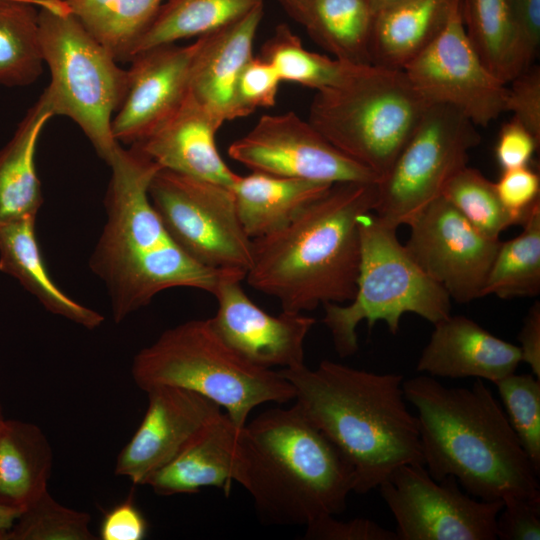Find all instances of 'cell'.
Listing matches in <instances>:
<instances>
[{
    "mask_svg": "<svg viewBox=\"0 0 540 540\" xmlns=\"http://www.w3.org/2000/svg\"><path fill=\"white\" fill-rule=\"evenodd\" d=\"M235 481L263 522L307 525L344 512L355 471L294 404L266 410L241 428Z\"/></svg>",
    "mask_w": 540,
    "mask_h": 540,
    "instance_id": "5b68a950",
    "label": "cell"
},
{
    "mask_svg": "<svg viewBox=\"0 0 540 540\" xmlns=\"http://www.w3.org/2000/svg\"><path fill=\"white\" fill-rule=\"evenodd\" d=\"M224 122L189 91L180 107L141 142L131 145L160 169L232 187L239 175L219 154L216 134Z\"/></svg>",
    "mask_w": 540,
    "mask_h": 540,
    "instance_id": "d6986e66",
    "label": "cell"
},
{
    "mask_svg": "<svg viewBox=\"0 0 540 540\" xmlns=\"http://www.w3.org/2000/svg\"><path fill=\"white\" fill-rule=\"evenodd\" d=\"M508 86L506 112L540 141V69L530 65Z\"/></svg>",
    "mask_w": 540,
    "mask_h": 540,
    "instance_id": "60d3db41",
    "label": "cell"
},
{
    "mask_svg": "<svg viewBox=\"0 0 540 540\" xmlns=\"http://www.w3.org/2000/svg\"><path fill=\"white\" fill-rule=\"evenodd\" d=\"M442 196L478 231L498 240L500 234L515 225L501 203L494 182L479 170L465 166L445 186Z\"/></svg>",
    "mask_w": 540,
    "mask_h": 540,
    "instance_id": "e575fe53",
    "label": "cell"
},
{
    "mask_svg": "<svg viewBox=\"0 0 540 540\" xmlns=\"http://www.w3.org/2000/svg\"><path fill=\"white\" fill-rule=\"evenodd\" d=\"M331 185L252 171L239 175L231 190L240 222L254 240L287 226Z\"/></svg>",
    "mask_w": 540,
    "mask_h": 540,
    "instance_id": "4316f807",
    "label": "cell"
},
{
    "mask_svg": "<svg viewBox=\"0 0 540 540\" xmlns=\"http://www.w3.org/2000/svg\"><path fill=\"white\" fill-rule=\"evenodd\" d=\"M4 419H5V418H4V416H3L2 406H1V404H0V426H1L2 422L4 421Z\"/></svg>",
    "mask_w": 540,
    "mask_h": 540,
    "instance_id": "f907efd6",
    "label": "cell"
},
{
    "mask_svg": "<svg viewBox=\"0 0 540 540\" xmlns=\"http://www.w3.org/2000/svg\"><path fill=\"white\" fill-rule=\"evenodd\" d=\"M521 360L529 365L532 374L540 379V302L528 310L518 335Z\"/></svg>",
    "mask_w": 540,
    "mask_h": 540,
    "instance_id": "bcb514c9",
    "label": "cell"
},
{
    "mask_svg": "<svg viewBox=\"0 0 540 540\" xmlns=\"http://www.w3.org/2000/svg\"><path fill=\"white\" fill-rule=\"evenodd\" d=\"M148 193L166 229L190 258L209 269L246 275L253 239L240 222L230 187L159 169Z\"/></svg>",
    "mask_w": 540,
    "mask_h": 540,
    "instance_id": "8fae6325",
    "label": "cell"
},
{
    "mask_svg": "<svg viewBox=\"0 0 540 540\" xmlns=\"http://www.w3.org/2000/svg\"><path fill=\"white\" fill-rule=\"evenodd\" d=\"M305 526L304 539L308 540H398L395 531L367 518L341 521L335 515H323Z\"/></svg>",
    "mask_w": 540,
    "mask_h": 540,
    "instance_id": "b9f144b4",
    "label": "cell"
},
{
    "mask_svg": "<svg viewBox=\"0 0 540 540\" xmlns=\"http://www.w3.org/2000/svg\"><path fill=\"white\" fill-rule=\"evenodd\" d=\"M281 82L270 63L253 56L241 71L236 86V100L243 117L258 108L274 106Z\"/></svg>",
    "mask_w": 540,
    "mask_h": 540,
    "instance_id": "74e56055",
    "label": "cell"
},
{
    "mask_svg": "<svg viewBox=\"0 0 540 540\" xmlns=\"http://www.w3.org/2000/svg\"><path fill=\"white\" fill-rule=\"evenodd\" d=\"M261 4L263 0H167L140 39L134 55L155 46L198 38L234 22Z\"/></svg>",
    "mask_w": 540,
    "mask_h": 540,
    "instance_id": "4dcf8cb0",
    "label": "cell"
},
{
    "mask_svg": "<svg viewBox=\"0 0 540 540\" xmlns=\"http://www.w3.org/2000/svg\"><path fill=\"white\" fill-rule=\"evenodd\" d=\"M404 245L419 267L457 303L482 297V290L500 245L473 227L443 196L408 223Z\"/></svg>",
    "mask_w": 540,
    "mask_h": 540,
    "instance_id": "9a60e30c",
    "label": "cell"
},
{
    "mask_svg": "<svg viewBox=\"0 0 540 540\" xmlns=\"http://www.w3.org/2000/svg\"><path fill=\"white\" fill-rule=\"evenodd\" d=\"M378 488L395 519L398 540L497 539L503 501L472 497L452 476L437 481L423 464H403Z\"/></svg>",
    "mask_w": 540,
    "mask_h": 540,
    "instance_id": "7c38bea8",
    "label": "cell"
},
{
    "mask_svg": "<svg viewBox=\"0 0 540 540\" xmlns=\"http://www.w3.org/2000/svg\"><path fill=\"white\" fill-rule=\"evenodd\" d=\"M31 1L39 5V8L49 9L55 12H70L68 6L62 0H22Z\"/></svg>",
    "mask_w": 540,
    "mask_h": 540,
    "instance_id": "c3c4849f",
    "label": "cell"
},
{
    "mask_svg": "<svg viewBox=\"0 0 540 540\" xmlns=\"http://www.w3.org/2000/svg\"><path fill=\"white\" fill-rule=\"evenodd\" d=\"M461 0H406L375 13L371 64L403 70L444 30Z\"/></svg>",
    "mask_w": 540,
    "mask_h": 540,
    "instance_id": "603a6c76",
    "label": "cell"
},
{
    "mask_svg": "<svg viewBox=\"0 0 540 540\" xmlns=\"http://www.w3.org/2000/svg\"><path fill=\"white\" fill-rule=\"evenodd\" d=\"M90 516L57 502L47 491L26 506L0 540H94Z\"/></svg>",
    "mask_w": 540,
    "mask_h": 540,
    "instance_id": "d590c367",
    "label": "cell"
},
{
    "mask_svg": "<svg viewBox=\"0 0 540 540\" xmlns=\"http://www.w3.org/2000/svg\"><path fill=\"white\" fill-rule=\"evenodd\" d=\"M539 142L512 117L501 127L495 146V157L502 171L529 166Z\"/></svg>",
    "mask_w": 540,
    "mask_h": 540,
    "instance_id": "7bdbcfd3",
    "label": "cell"
},
{
    "mask_svg": "<svg viewBox=\"0 0 540 540\" xmlns=\"http://www.w3.org/2000/svg\"><path fill=\"white\" fill-rule=\"evenodd\" d=\"M375 13L381 9L392 6L394 4L406 1V0H369Z\"/></svg>",
    "mask_w": 540,
    "mask_h": 540,
    "instance_id": "681fc988",
    "label": "cell"
},
{
    "mask_svg": "<svg viewBox=\"0 0 540 540\" xmlns=\"http://www.w3.org/2000/svg\"><path fill=\"white\" fill-rule=\"evenodd\" d=\"M494 184L501 203L515 224H522L531 208L540 201V177L529 166L503 170Z\"/></svg>",
    "mask_w": 540,
    "mask_h": 540,
    "instance_id": "f35d334b",
    "label": "cell"
},
{
    "mask_svg": "<svg viewBox=\"0 0 540 540\" xmlns=\"http://www.w3.org/2000/svg\"><path fill=\"white\" fill-rule=\"evenodd\" d=\"M416 371L432 377L497 382L522 362L518 345L493 335L472 319L448 316L433 324Z\"/></svg>",
    "mask_w": 540,
    "mask_h": 540,
    "instance_id": "ffe728a7",
    "label": "cell"
},
{
    "mask_svg": "<svg viewBox=\"0 0 540 540\" xmlns=\"http://www.w3.org/2000/svg\"><path fill=\"white\" fill-rule=\"evenodd\" d=\"M263 4L245 16L196 38L190 93L224 123L243 115L236 100L241 71L253 57V43Z\"/></svg>",
    "mask_w": 540,
    "mask_h": 540,
    "instance_id": "44dd1931",
    "label": "cell"
},
{
    "mask_svg": "<svg viewBox=\"0 0 540 540\" xmlns=\"http://www.w3.org/2000/svg\"><path fill=\"white\" fill-rule=\"evenodd\" d=\"M148 405L135 433L120 451L115 474L145 485L221 408L195 392L170 386L146 391Z\"/></svg>",
    "mask_w": 540,
    "mask_h": 540,
    "instance_id": "ac0fdd59",
    "label": "cell"
},
{
    "mask_svg": "<svg viewBox=\"0 0 540 540\" xmlns=\"http://www.w3.org/2000/svg\"><path fill=\"white\" fill-rule=\"evenodd\" d=\"M496 538L500 540L540 539V498L510 496L496 519Z\"/></svg>",
    "mask_w": 540,
    "mask_h": 540,
    "instance_id": "ab89813d",
    "label": "cell"
},
{
    "mask_svg": "<svg viewBox=\"0 0 540 540\" xmlns=\"http://www.w3.org/2000/svg\"><path fill=\"white\" fill-rule=\"evenodd\" d=\"M51 103L43 91L29 108L14 135L0 149V226L36 217L43 204L35 155L41 133L53 118Z\"/></svg>",
    "mask_w": 540,
    "mask_h": 540,
    "instance_id": "484cf974",
    "label": "cell"
},
{
    "mask_svg": "<svg viewBox=\"0 0 540 540\" xmlns=\"http://www.w3.org/2000/svg\"><path fill=\"white\" fill-rule=\"evenodd\" d=\"M417 410L423 463L432 478L454 477L484 501L540 498L539 473L484 380L447 387L421 375L403 381Z\"/></svg>",
    "mask_w": 540,
    "mask_h": 540,
    "instance_id": "6da1fadb",
    "label": "cell"
},
{
    "mask_svg": "<svg viewBox=\"0 0 540 540\" xmlns=\"http://www.w3.org/2000/svg\"><path fill=\"white\" fill-rule=\"evenodd\" d=\"M494 384L518 440L540 474V379L514 372Z\"/></svg>",
    "mask_w": 540,
    "mask_h": 540,
    "instance_id": "8d00e7d4",
    "label": "cell"
},
{
    "mask_svg": "<svg viewBox=\"0 0 540 540\" xmlns=\"http://www.w3.org/2000/svg\"><path fill=\"white\" fill-rule=\"evenodd\" d=\"M403 71L429 104H444L476 126L506 112L508 84L485 65L468 39L460 9L439 36Z\"/></svg>",
    "mask_w": 540,
    "mask_h": 540,
    "instance_id": "5bb4252c",
    "label": "cell"
},
{
    "mask_svg": "<svg viewBox=\"0 0 540 540\" xmlns=\"http://www.w3.org/2000/svg\"><path fill=\"white\" fill-rule=\"evenodd\" d=\"M39 5L31 1L0 0V85L27 86L43 70L39 41Z\"/></svg>",
    "mask_w": 540,
    "mask_h": 540,
    "instance_id": "d6a6232c",
    "label": "cell"
},
{
    "mask_svg": "<svg viewBox=\"0 0 540 540\" xmlns=\"http://www.w3.org/2000/svg\"><path fill=\"white\" fill-rule=\"evenodd\" d=\"M131 375L147 391L170 386L215 402L238 426L264 403L294 400L292 384L279 371L257 366L229 347L208 319L165 330L133 358Z\"/></svg>",
    "mask_w": 540,
    "mask_h": 540,
    "instance_id": "8992f818",
    "label": "cell"
},
{
    "mask_svg": "<svg viewBox=\"0 0 540 540\" xmlns=\"http://www.w3.org/2000/svg\"><path fill=\"white\" fill-rule=\"evenodd\" d=\"M39 41L50 72L45 88L54 115L76 123L107 164L121 145L112 119L127 87V70L70 12L38 11Z\"/></svg>",
    "mask_w": 540,
    "mask_h": 540,
    "instance_id": "9c48e42d",
    "label": "cell"
},
{
    "mask_svg": "<svg viewBox=\"0 0 540 540\" xmlns=\"http://www.w3.org/2000/svg\"><path fill=\"white\" fill-rule=\"evenodd\" d=\"M228 155L251 171L275 176L328 184L379 181L294 112L263 115L230 144Z\"/></svg>",
    "mask_w": 540,
    "mask_h": 540,
    "instance_id": "4fadbf2b",
    "label": "cell"
},
{
    "mask_svg": "<svg viewBox=\"0 0 540 540\" xmlns=\"http://www.w3.org/2000/svg\"><path fill=\"white\" fill-rule=\"evenodd\" d=\"M197 42L155 46L129 61L124 98L112 119L118 143L134 145L154 132L180 107L189 93Z\"/></svg>",
    "mask_w": 540,
    "mask_h": 540,
    "instance_id": "e0dca14e",
    "label": "cell"
},
{
    "mask_svg": "<svg viewBox=\"0 0 540 540\" xmlns=\"http://www.w3.org/2000/svg\"><path fill=\"white\" fill-rule=\"evenodd\" d=\"M23 510L21 507L0 503V537L14 525Z\"/></svg>",
    "mask_w": 540,
    "mask_h": 540,
    "instance_id": "7dc6e473",
    "label": "cell"
},
{
    "mask_svg": "<svg viewBox=\"0 0 540 540\" xmlns=\"http://www.w3.org/2000/svg\"><path fill=\"white\" fill-rule=\"evenodd\" d=\"M272 65L280 80L312 88H335L365 65H356L306 49L286 24L278 25L264 43L260 55Z\"/></svg>",
    "mask_w": 540,
    "mask_h": 540,
    "instance_id": "836d02e7",
    "label": "cell"
},
{
    "mask_svg": "<svg viewBox=\"0 0 540 540\" xmlns=\"http://www.w3.org/2000/svg\"><path fill=\"white\" fill-rule=\"evenodd\" d=\"M113 55L129 62L164 0H62Z\"/></svg>",
    "mask_w": 540,
    "mask_h": 540,
    "instance_id": "f546056e",
    "label": "cell"
},
{
    "mask_svg": "<svg viewBox=\"0 0 540 540\" xmlns=\"http://www.w3.org/2000/svg\"><path fill=\"white\" fill-rule=\"evenodd\" d=\"M279 372L294 387L295 405L346 456L354 491L366 494L403 464H423L417 416L408 408L404 378L331 360Z\"/></svg>",
    "mask_w": 540,
    "mask_h": 540,
    "instance_id": "3957f363",
    "label": "cell"
},
{
    "mask_svg": "<svg viewBox=\"0 0 540 540\" xmlns=\"http://www.w3.org/2000/svg\"><path fill=\"white\" fill-rule=\"evenodd\" d=\"M147 529L145 517L129 497L107 511L100 525L99 536L102 540H142Z\"/></svg>",
    "mask_w": 540,
    "mask_h": 540,
    "instance_id": "ee69618b",
    "label": "cell"
},
{
    "mask_svg": "<svg viewBox=\"0 0 540 540\" xmlns=\"http://www.w3.org/2000/svg\"><path fill=\"white\" fill-rule=\"evenodd\" d=\"M396 230L372 213L359 221L360 265L353 299L344 304L323 305L322 322L330 331L340 357L358 350L357 326L365 321L371 329L385 322L396 334L405 313L435 324L451 315V298L414 261L396 236Z\"/></svg>",
    "mask_w": 540,
    "mask_h": 540,
    "instance_id": "52a82bcc",
    "label": "cell"
},
{
    "mask_svg": "<svg viewBox=\"0 0 540 540\" xmlns=\"http://www.w3.org/2000/svg\"><path fill=\"white\" fill-rule=\"evenodd\" d=\"M35 224L36 217H26L0 226V271L16 278L50 313L90 330L99 327L104 316L72 299L49 275Z\"/></svg>",
    "mask_w": 540,
    "mask_h": 540,
    "instance_id": "cb8c5ba5",
    "label": "cell"
},
{
    "mask_svg": "<svg viewBox=\"0 0 540 540\" xmlns=\"http://www.w3.org/2000/svg\"><path fill=\"white\" fill-rule=\"evenodd\" d=\"M285 12L333 58L372 65L375 11L369 0H277Z\"/></svg>",
    "mask_w": 540,
    "mask_h": 540,
    "instance_id": "d4e9b609",
    "label": "cell"
},
{
    "mask_svg": "<svg viewBox=\"0 0 540 540\" xmlns=\"http://www.w3.org/2000/svg\"><path fill=\"white\" fill-rule=\"evenodd\" d=\"M530 59L540 46V0H507Z\"/></svg>",
    "mask_w": 540,
    "mask_h": 540,
    "instance_id": "f6af8a7d",
    "label": "cell"
},
{
    "mask_svg": "<svg viewBox=\"0 0 540 540\" xmlns=\"http://www.w3.org/2000/svg\"><path fill=\"white\" fill-rule=\"evenodd\" d=\"M245 274L229 271L213 295L216 314L209 318L219 337L247 361L264 368L282 369L304 365L305 339L316 320L302 313L282 311L270 315L244 292Z\"/></svg>",
    "mask_w": 540,
    "mask_h": 540,
    "instance_id": "2e32d148",
    "label": "cell"
},
{
    "mask_svg": "<svg viewBox=\"0 0 540 540\" xmlns=\"http://www.w3.org/2000/svg\"><path fill=\"white\" fill-rule=\"evenodd\" d=\"M107 165L111 178L104 198L106 222L89 267L107 289L115 323L170 288L213 295L229 271L198 264L172 238L148 193L160 168L134 146L121 145Z\"/></svg>",
    "mask_w": 540,
    "mask_h": 540,
    "instance_id": "7a4b0ae2",
    "label": "cell"
},
{
    "mask_svg": "<svg viewBox=\"0 0 540 540\" xmlns=\"http://www.w3.org/2000/svg\"><path fill=\"white\" fill-rule=\"evenodd\" d=\"M521 225L523 230L519 235L500 242L482 297L494 295L511 299L540 294V201Z\"/></svg>",
    "mask_w": 540,
    "mask_h": 540,
    "instance_id": "1f68e13d",
    "label": "cell"
},
{
    "mask_svg": "<svg viewBox=\"0 0 540 540\" xmlns=\"http://www.w3.org/2000/svg\"><path fill=\"white\" fill-rule=\"evenodd\" d=\"M461 16L471 44L501 81L510 83L531 65L507 0H461Z\"/></svg>",
    "mask_w": 540,
    "mask_h": 540,
    "instance_id": "f1b7e54d",
    "label": "cell"
},
{
    "mask_svg": "<svg viewBox=\"0 0 540 540\" xmlns=\"http://www.w3.org/2000/svg\"><path fill=\"white\" fill-rule=\"evenodd\" d=\"M429 105L403 70L365 65L343 84L316 92L308 121L380 180Z\"/></svg>",
    "mask_w": 540,
    "mask_h": 540,
    "instance_id": "ba28073f",
    "label": "cell"
},
{
    "mask_svg": "<svg viewBox=\"0 0 540 540\" xmlns=\"http://www.w3.org/2000/svg\"><path fill=\"white\" fill-rule=\"evenodd\" d=\"M377 183H335L284 228L253 240L248 284L302 313L353 299L360 265V218L372 212Z\"/></svg>",
    "mask_w": 540,
    "mask_h": 540,
    "instance_id": "277c9868",
    "label": "cell"
},
{
    "mask_svg": "<svg viewBox=\"0 0 540 540\" xmlns=\"http://www.w3.org/2000/svg\"><path fill=\"white\" fill-rule=\"evenodd\" d=\"M53 452L30 422L4 419L0 426V503L25 508L47 491Z\"/></svg>",
    "mask_w": 540,
    "mask_h": 540,
    "instance_id": "83f0119b",
    "label": "cell"
},
{
    "mask_svg": "<svg viewBox=\"0 0 540 540\" xmlns=\"http://www.w3.org/2000/svg\"><path fill=\"white\" fill-rule=\"evenodd\" d=\"M481 142L477 126L459 110L430 104L418 125L377 183L372 213L397 229L442 196L449 180L467 166Z\"/></svg>",
    "mask_w": 540,
    "mask_h": 540,
    "instance_id": "30bf717a",
    "label": "cell"
},
{
    "mask_svg": "<svg viewBox=\"0 0 540 540\" xmlns=\"http://www.w3.org/2000/svg\"><path fill=\"white\" fill-rule=\"evenodd\" d=\"M241 428L220 411L145 485L160 496L192 494L205 487L228 496L238 469Z\"/></svg>",
    "mask_w": 540,
    "mask_h": 540,
    "instance_id": "7402d4cb",
    "label": "cell"
}]
</instances>
